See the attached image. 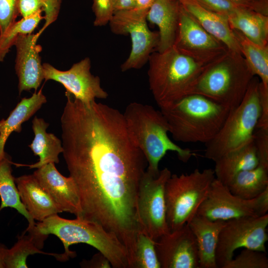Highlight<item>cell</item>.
Returning <instances> with one entry per match:
<instances>
[{
    "mask_svg": "<svg viewBox=\"0 0 268 268\" xmlns=\"http://www.w3.org/2000/svg\"><path fill=\"white\" fill-rule=\"evenodd\" d=\"M61 124L63 156L80 198L77 217L115 235L132 256L139 231L137 194L147 162L123 114L95 100L68 98Z\"/></svg>",
    "mask_w": 268,
    "mask_h": 268,
    "instance_id": "obj_1",
    "label": "cell"
},
{
    "mask_svg": "<svg viewBox=\"0 0 268 268\" xmlns=\"http://www.w3.org/2000/svg\"><path fill=\"white\" fill-rule=\"evenodd\" d=\"M29 233L33 235L53 234L59 238L64 246L60 261L65 262L76 256L69 247L72 244L84 243L90 245L103 254L114 268H130L127 251L114 234L100 224L78 217L67 219L58 214L51 215L36 223Z\"/></svg>",
    "mask_w": 268,
    "mask_h": 268,
    "instance_id": "obj_2",
    "label": "cell"
},
{
    "mask_svg": "<svg viewBox=\"0 0 268 268\" xmlns=\"http://www.w3.org/2000/svg\"><path fill=\"white\" fill-rule=\"evenodd\" d=\"M147 63L149 89L160 108L190 94L199 76L210 64L186 55L174 46L163 52H153Z\"/></svg>",
    "mask_w": 268,
    "mask_h": 268,
    "instance_id": "obj_3",
    "label": "cell"
},
{
    "mask_svg": "<svg viewBox=\"0 0 268 268\" xmlns=\"http://www.w3.org/2000/svg\"><path fill=\"white\" fill-rule=\"evenodd\" d=\"M160 109L174 140L204 144L216 134L231 111L197 94L188 95Z\"/></svg>",
    "mask_w": 268,
    "mask_h": 268,
    "instance_id": "obj_4",
    "label": "cell"
},
{
    "mask_svg": "<svg viewBox=\"0 0 268 268\" xmlns=\"http://www.w3.org/2000/svg\"><path fill=\"white\" fill-rule=\"evenodd\" d=\"M123 115L131 135L146 159L149 171L159 173V162L169 151L176 152L184 163L194 155L190 149L182 148L170 139L165 118L151 105L130 103Z\"/></svg>",
    "mask_w": 268,
    "mask_h": 268,
    "instance_id": "obj_5",
    "label": "cell"
},
{
    "mask_svg": "<svg viewBox=\"0 0 268 268\" xmlns=\"http://www.w3.org/2000/svg\"><path fill=\"white\" fill-rule=\"evenodd\" d=\"M254 76L242 54L228 50L205 67L190 94L202 95L232 110L243 99Z\"/></svg>",
    "mask_w": 268,
    "mask_h": 268,
    "instance_id": "obj_6",
    "label": "cell"
},
{
    "mask_svg": "<svg viewBox=\"0 0 268 268\" xmlns=\"http://www.w3.org/2000/svg\"><path fill=\"white\" fill-rule=\"evenodd\" d=\"M260 81L254 76L240 104L231 110L218 132L205 143L206 158L214 162L253 139L261 115Z\"/></svg>",
    "mask_w": 268,
    "mask_h": 268,
    "instance_id": "obj_7",
    "label": "cell"
},
{
    "mask_svg": "<svg viewBox=\"0 0 268 268\" xmlns=\"http://www.w3.org/2000/svg\"><path fill=\"white\" fill-rule=\"evenodd\" d=\"M215 178L211 168L171 174L165 187L166 219L170 232L188 223L197 214Z\"/></svg>",
    "mask_w": 268,
    "mask_h": 268,
    "instance_id": "obj_8",
    "label": "cell"
},
{
    "mask_svg": "<svg viewBox=\"0 0 268 268\" xmlns=\"http://www.w3.org/2000/svg\"><path fill=\"white\" fill-rule=\"evenodd\" d=\"M171 174L166 167L157 174L146 169L140 181L137 198L139 230L154 241L170 232L166 219L165 187Z\"/></svg>",
    "mask_w": 268,
    "mask_h": 268,
    "instance_id": "obj_9",
    "label": "cell"
},
{
    "mask_svg": "<svg viewBox=\"0 0 268 268\" xmlns=\"http://www.w3.org/2000/svg\"><path fill=\"white\" fill-rule=\"evenodd\" d=\"M148 9L135 8L115 12L108 24L116 35H129L132 49L127 59L121 65L122 71L138 69L148 62L158 45V32L151 31L147 23Z\"/></svg>",
    "mask_w": 268,
    "mask_h": 268,
    "instance_id": "obj_10",
    "label": "cell"
},
{
    "mask_svg": "<svg viewBox=\"0 0 268 268\" xmlns=\"http://www.w3.org/2000/svg\"><path fill=\"white\" fill-rule=\"evenodd\" d=\"M268 225V213L260 216L242 217L226 221L220 232L216 250L217 268H222L231 260L234 252L239 248L266 253Z\"/></svg>",
    "mask_w": 268,
    "mask_h": 268,
    "instance_id": "obj_11",
    "label": "cell"
},
{
    "mask_svg": "<svg viewBox=\"0 0 268 268\" xmlns=\"http://www.w3.org/2000/svg\"><path fill=\"white\" fill-rule=\"evenodd\" d=\"M268 211V188L258 197L245 200L231 193L228 187L216 178L197 214L211 220L227 221L247 216H260Z\"/></svg>",
    "mask_w": 268,
    "mask_h": 268,
    "instance_id": "obj_12",
    "label": "cell"
},
{
    "mask_svg": "<svg viewBox=\"0 0 268 268\" xmlns=\"http://www.w3.org/2000/svg\"><path fill=\"white\" fill-rule=\"evenodd\" d=\"M173 46L181 52L207 64L214 62L228 50L203 28L181 5Z\"/></svg>",
    "mask_w": 268,
    "mask_h": 268,
    "instance_id": "obj_13",
    "label": "cell"
},
{
    "mask_svg": "<svg viewBox=\"0 0 268 268\" xmlns=\"http://www.w3.org/2000/svg\"><path fill=\"white\" fill-rule=\"evenodd\" d=\"M44 79L53 80L62 84L66 91L84 103L96 99H106L108 93L101 87L99 76L91 71V61L86 57L74 64L68 70L57 69L51 64H42Z\"/></svg>",
    "mask_w": 268,
    "mask_h": 268,
    "instance_id": "obj_14",
    "label": "cell"
},
{
    "mask_svg": "<svg viewBox=\"0 0 268 268\" xmlns=\"http://www.w3.org/2000/svg\"><path fill=\"white\" fill-rule=\"evenodd\" d=\"M161 268H199L196 238L186 223L155 241Z\"/></svg>",
    "mask_w": 268,
    "mask_h": 268,
    "instance_id": "obj_15",
    "label": "cell"
},
{
    "mask_svg": "<svg viewBox=\"0 0 268 268\" xmlns=\"http://www.w3.org/2000/svg\"><path fill=\"white\" fill-rule=\"evenodd\" d=\"M40 35L21 34L15 40L16 57L15 69L18 79L19 94L32 89L37 91L44 76L40 53L42 47L37 44Z\"/></svg>",
    "mask_w": 268,
    "mask_h": 268,
    "instance_id": "obj_16",
    "label": "cell"
},
{
    "mask_svg": "<svg viewBox=\"0 0 268 268\" xmlns=\"http://www.w3.org/2000/svg\"><path fill=\"white\" fill-rule=\"evenodd\" d=\"M33 174L63 211L74 214L76 217L80 214L78 189L70 176L62 175L53 163L37 168Z\"/></svg>",
    "mask_w": 268,
    "mask_h": 268,
    "instance_id": "obj_17",
    "label": "cell"
},
{
    "mask_svg": "<svg viewBox=\"0 0 268 268\" xmlns=\"http://www.w3.org/2000/svg\"><path fill=\"white\" fill-rule=\"evenodd\" d=\"M184 9L207 32L230 51L241 53L239 43L228 17L211 11L197 0H178Z\"/></svg>",
    "mask_w": 268,
    "mask_h": 268,
    "instance_id": "obj_18",
    "label": "cell"
},
{
    "mask_svg": "<svg viewBox=\"0 0 268 268\" xmlns=\"http://www.w3.org/2000/svg\"><path fill=\"white\" fill-rule=\"evenodd\" d=\"M21 201L34 220L42 221L63 212L33 174L15 178Z\"/></svg>",
    "mask_w": 268,
    "mask_h": 268,
    "instance_id": "obj_19",
    "label": "cell"
},
{
    "mask_svg": "<svg viewBox=\"0 0 268 268\" xmlns=\"http://www.w3.org/2000/svg\"><path fill=\"white\" fill-rule=\"evenodd\" d=\"M225 221L211 220L196 214L187 223L196 239L199 268H218L216 250L219 235Z\"/></svg>",
    "mask_w": 268,
    "mask_h": 268,
    "instance_id": "obj_20",
    "label": "cell"
},
{
    "mask_svg": "<svg viewBox=\"0 0 268 268\" xmlns=\"http://www.w3.org/2000/svg\"><path fill=\"white\" fill-rule=\"evenodd\" d=\"M180 7L178 0H156L149 8L147 20L159 29V40L155 51L163 52L174 45Z\"/></svg>",
    "mask_w": 268,
    "mask_h": 268,
    "instance_id": "obj_21",
    "label": "cell"
},
{
    "mask_svg": "<svg viewBox=\"0 0 268 268\" xmlns=\"http://www.w3.org/2000/svg\"><path fill=\"white\" fill-rule=\"evenodd\" d=\"M215 162V178L228 186L239 173L257 166L259 159L253 139L242 147L218 159Z\"/></svg>",
    "mask_w": 268,
    "mask_h": 268,
    "instance_id": "obj_22",
    "label": "cell"
},
{
    "mask_svg": "<svg viewBox=\"0 0 268 268\" xmlns=\"http://www.w3.org/2000/svg\"><path fill=\"white\" fill-rule=\"evenodd\" d=\"M49 125L43 119L36 116L32 120L34 137L29 147L35 155L39 156V161L30 165L14 164L28 166L30 168H38L50 163H59V155L63 152L62 143L54 134L47 132Z\"/></svg>",
    "mask_w": 268,
    "mask_h": 268,
    "instance_id": "obj_23",
    "label": "cell"
},
{
    "mask_svg": "<svg viewBox=\"0 0 268 268\" xmlns=\"http://www.w3.org/2000/svg\"><path fill=\"white\" fill-rule=\"evenodd\" d=\"M47 102L42 90L36 91L29 98H23L17 104L6 119L0 121V160L6 154L4 151L6 141L10 134L15 132L20 133L22 124L28 120Z\"/></svg>",
    "mask_w": 268,
    "mask_h": 268,
    "instance_id": "obj_24",
    "label": "cell"
},
{
    "mask_svg": "<svg viewBox=\"0 0 268 268\" xmlns=\"http://www.w3.org/2000/svg\"><path fill=\"white\" fill-rule=\"evenodd\" d=\"M232 30H237L253 42L268 46V15L238 7L228 17Z\"/></svg>",
    "mask_w": 268,
    "mask_h": 268,
    "instance_id": "obj_25",
    "label": "cell"
},
{
    "mask_svg": "<svg viewBox=\"0 0 268 268\" xmlns=\"http://www.w3.org/2000/svg\"><path fill=\"white\" fill-rule=\"evenodd\" d=\"M12 163L7 155L0 160V211L5 207L15 209L28 222V226L25 232H32L35 228L36 223L21 201L15 178L12 175Z\"/></svg>",
    "mask_w": 268,
    "mask_h": 268,
    "instance_id": "obj_26",
    "label": "cell"
},
{
    "mask_svg": "<svg viewBox=\"0 0 268 268\" xmlns=\"http://www.w3.org/2000/svg\"><path fill=\"white\" fill-rule=\"evenodd\" d=\"M233 195L253 199L268 188V168L260 164L237 174L227 186Z\"/></svg>",
    "mask_w": 268,
    "mask_h": 268,
    "instance_id": "obj_27",
    "label": "cell"
},
{
    "mask_svg": "<svg viewBox=\"0 0 268 268\" xmlns=\"http://www.w3.org/2000/svg\"><path fill=\"white\" fill-rule=\"evenodd\" d=\"M239 43L241 53L254 76L268 88V46H261L247 38L240 32L233 30Z\"/></svg>",
    "mask_w": 268,
    "mask_h": 268,
    "instance_id": "obj_28",
    "label": "cell"
},
{
    "mask_svg": "<svg viewBox=\"0 0 268 268\" xmlns=\"http://www.w3.org/2000/svg\"><path fill=\"white\" fill-rule=\"evenodd\" d=\"M42 254L55 257L60 261L61 254L47 253L40 249L33 237L25 232L18 236L17 242L7 249L5 258V268H27L26 260L29 255Z\"/></svg>",
    "mask_w": 268,
    "mask_h": 268,
    "instance_id": "obj_29",
    "label": "cell"
},
{
    "mask_svg": "<svg viewBox=\"0 0 268 268\" xmlns=\"http://www.w3.org/2000/svg\"><path fill=\"white\" fill-rule=\"evenodd\" d=\"M42 12L40 11L29 17L15 21L0 35V62L4 60L19 35L32 33L40 21L44 18L41 15Z\"/></svg>",
    "mask_w": 268,
    "mask_h": 268,
    "instance_id": "obj_30",
    "label": "cell"
},
{
    "mask_svg": "<svg viewBox=\"0 0 268 268\" xmlns=\"http://www.w3.org/2000/svg\"><path fill=\"white\" fill-rule=\"evenodd\" d=\"M63 0H18V14L22 18L44 11L45 23L39 30V35L54 22L58 16Z\"/></svg>",
    "mask_w": 268,
    "mask_h": 268,
    "instance_id": "obj_31",
    "label": "cell"
},
{
    "mask_svg": "<svg viewBox=\"0 0 268 268\" xmlns=\"http://www.w3.org/2000/svg\"><path fill=\"white\" fill-rule=\"evenodd\" d=\"M134 268H161L155 241L140 231L136 241Z\"/></svg>",
    "mask_w": 268,
    "mask_h": 268,
    "instance_id": "obj_32",
    "label": "cell"
},
{
    "mask_svg": "<svg viewBox=\"0 0 268 268\" xmlns=\"http://www.w3.org/2000/svg\"><path fill=\"white\" fill-rule=\"evenodd\" d=\"M266 252L245 249L235 258L226 263L222 268H268Z\"/></svg>",
    "mask_w": 268,
    "mask_h": 268,
    "instance_id": "obj_33",
    "label": "cell"
},
{
    "mask_svg": "<svg viewBox=\"0 0 268 268\" xmlns=\"http://www.w3.org/2000/svg\"><path fill=\"white\" fill-rule=\"evenodd\" d=\"M92 8L95 15L94 26H105L114 13L113 0H93Z\"/></svg>",
    "mask_w": 268,
    "mask_h": 268,
    "instance_id": "obj_34",
    "label": "cell"
},
{
    "mask_svg": "<svg viewBox=\"0 0 268 268\" xmlns=\"http://www.w3.org/2000/svg\"><path fill=\"white\" fill-rule=\"evenodd\" d=\"M18 0H0V35L15 21L18 14Z\"/></svg>",
    "mask_w": 268,
    "mask_h": 268,
    "instance_id": "obj_35",
    "label": "cell"
},
{
    "mask_svg": "<svg viewBox=\"0 0 268 268\" xmlns=\"http://www.w3.org/2000/svg\"><path fill=\"white\" fill-rule=\"evenodd\" d=\"M253 140L260 165L268 168V129L258 128Z\"/></svg>",
    "mask_w": 268,
    "mask_h": 268,
    "instance_id": "obj_36",
    "label": "cell"
},
{
    "mask_svg": "<svg viewBox=\"0 0 268 268\" xmlns=\"http://www.w3.org/2000/svg\"><path fill=\"white\" fill-rule=\"evenodd\" d=\"M207 9L227 17L238 7L228 0H197Z\"/></svg>",
    "mask_w": 268,
    "mask_h": 268,
    "instance_id": "obj_37",
    "label": "cell"
},
{
    "mask_svg": "<svg viewBox=\"0 0 268 268\" xmlns=\"http://www.w3.org/2000/svg\"><path fill=\"white\" fill-rule=\"evenodd\" d=\"M237 6L268 15V0H228Z\"/></svg>",
    "mask_w": 268,
    "mask_h": 268,
    "instance_id": "obj_38",
    "label": "cell"
},
{
    "mask_svg": "<svg viewBox=\"0 0 268 268\" xmlns=\"http://www.w3.org/2000/svg\"><path fill=\"white\" fill-rule=\"evenodd\" d=\"M81 267L88 268H110L111 265L108 259L101 253L95 254L89 260H83L80 263Z\"/></svg>",
    "mask_w": 268,
    "mask_h": 268,
    "instance_id": "obj_39",
    "label": "cell"
},
{
    "mask_svg": "<svg viewBox=\"0 0 268 268\" xmlns=\"http://www.w3.org/2000/svg\"><path fill=\"white\" fill-rule=\"evenodd\" d=\"M114 13L117 11L129 10L135 6V0H113Z\"/></svg>",
    "mask_w": 268,
    "mask_h": 268,
    "instance_id": "obj_40",
    "label": "cell"
},
{
    "mask_svg": "<svg viewBox=\"0 0 268 268\" xmlns=\"http://www.w3.org/2000/svg\"><path fill=\"white\" fill-rule=\"evenodd\" d=\"M156 0H135V8L140 9H149L150 7Z\"/></svg>",
    "mask_w": 268,
    "mask_h": 268,
    "instance_id": "obj_41",
    "label": "cell"
},
{
    "mask_svg": "<svg viewBox=\"0 0 268 268\" xmlns=\"http://www.w3.org/2000/svg\"><path fill=\"white\" fill-rule=\"evenodd\" d=\"M8 248L0 243V268H5L4 258Z\"/></svg>",
    "mask_w": 268,
    "mask_h": 268,
    "instance_id": "obj_42",
    "label": "cell"
}]
</instances>
